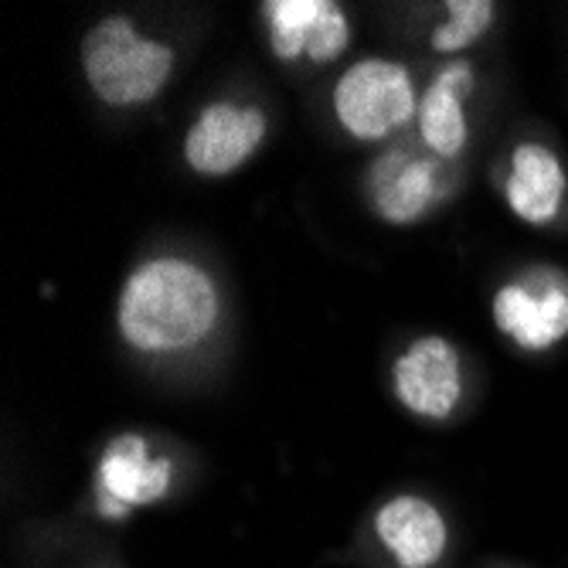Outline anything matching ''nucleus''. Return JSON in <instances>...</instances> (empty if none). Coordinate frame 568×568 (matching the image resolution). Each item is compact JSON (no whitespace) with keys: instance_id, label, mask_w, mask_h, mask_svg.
<instances>
[{"instance_id":"obj_10","label":"nucleus","mask_w":568,"mask_h":568,"mask_svg":"<svg viewBox=\"0 0 568 568\" xmlns=\"http://www.w3.org/2000/svg\"><path fill=\"white\" fill-rule=\"evenodd\" d=\"M568 194V174L561 158L545 143H518L504 178V201L521 222L545 229L555 225Z\"/></svg>"},{"instance_id":"obj_13","label":"nucleus","mask_w":568,"mask_h":568,"mask_svg":"<svg viewBox=\"0 0 568 568\" xmlns=\"http://www.w3.org/2000/svg\"><path fill=\"white\" fill-rule=\"evenodd\" d=\"M497 18V4L490 0H449L446 21L433 31L436 55H459L470 44H477Z\"/></svg>"},{"instance_id":"obj_8","label":"nucleus","mask_w":568,"mask_h":568,"mask_svg":"<svg viewBox=\"0 0 568 568\" xmlns=\"http://www.w3.org/2000/svg\"><path fill=\"white\" fill-rule=\"evenodd\" d=\"M392 388L405 412L419 419H449L463 398V361L459 351L439 337L426 334L412 341L392 368Z\"/></svg>"},{"instance_id":"obj_9","label":"nucleus","mask_w":568,"mask_h":568,"mask_svg":"<svg viewBox=\"0 0 568 568\" xmlns=\"http://www.w3.org/2000/svg\"><path fill=\"white\" fill-rule=\"evenodd\" d=\"M174 467L164 456H150L146 439L123 436L113 439L99 459V510L106 518H123L133 507L161 500L171 487Z\"/></svg>"},{"instance_id":"obj_2","label":"nucleus","mask_w":568,"mask_h":568,"mask_svg":"<svg viewBox=\"0 0 568 568\" xmlns=\"http://www.w3.org/2000/svg\"><path fill=\"white\" fill-rule=\"evenodd\" d=\"M178 65L174 48L146 38L126 14H110L89 28L82 41V72L99 102L113 110H136L153 102Z\"/></svg>"},{"instance_id":"obj_3","label":"nucleus","mask_w":568,"mask_h":568,"mask_svg":"<svg viewBox=\"0 0 568 568\" xmlns=\"http://www.w3.org/2000/svg\"><path fill=\"white\" fill-rule=\"evenodd\" d=\"M419 113V92L402 62L361 59L334 85V116L354 140L378 143L408 126Z\"/></svg>"},{"instance_id":"obj_1","label":"nucleus","mask_w":568,"mask_h":568,"mask_svg":"<svg viewBox=\"0 0 568 568\" xmlns=\"http://www.w3.org/2000/svg\"><path fill=\"white\" fill-rule=\"evenodd\" d=\"M222 300L215 280L181 255L140 263L116 303L123 341L140 354H181L212 337Z\"/></svg>"},{"instance_id":"obj_6","label":"nucleus","mask_w":568,"mask_h":568,"mask_svg":"<svg viewBox=\"0 0 568 568\" xmlns=\"http://www.w3.org/2000/svg\"><path fill=\"white\" fill-rule=\"evenodd\" d=\"M270 120L260 106L219 99L209 102L184 136V161L201 178L235 174L263 146Z\"/></svg>"},{"instance_id":"obj_7","label":"nucleus","mask_w":568,"mask_h":568,"mask_svg":"<svg viewBox=\"0 0 568 568\" xmlns=\"http://www.w3.org/2000/svg\"><path fill=\"white\" fill-rule=\"evenodd\" d=\"M260 11L280 62L331 65L351 44V21L334 0H266Z\"/></svg>"},{"instance_id":"obj_5","label":"nucleus","mask_w":568,"mask_h":568,"mask_svg":"<svg viewBox=\"0 0 568 568\" xmlns=\"http://www.w3.org/2000/svg\"><path fill=\"white\" fill-rule=\"evenodd\" d=\"M449 194L446 161L429 150L395 146L385 150L368 171V201L372 212L398 229L423 222L439 201Z\"/></svg>"},{"instance_id":"obj_11","label":"nucleus","mask_w":568,"mask_h":568,"mask_svg":"<svg viewBox=\"0 0 568 568\" xmlns=\"http://www.w3.org/2000/svg\"><path fill=\"white\" fill-rule=\"evenodd\" d=\"M375 535L398 568H433L449 541L439 507L412 494L382 504V510L375 514Z\"/></svg>"},{"instance_id":"obj_4","label":"nucleus","mask_w":568,"mask_h":568,"mask_svg":"<svg viewBox=\"0 0 568 568\" xmlns=\"http://www.w3.org/2000/svg\"><path fill=\"white\" fill-rule=\"evenodd\" d=\"M497 331L528 354H545L568 337V276L528 270L494 293Z\"/></svg>"},{"instance_id":"obj_12","label":"nucleus","mask_w":568,"mask_h":568,"mask_svg":"<svg viewBox=\"0 0 568 568\" xmlns=\"http://www.w3.org/2000/svg\"><path fill=\"white\" fill-rule=\"evenodd\" d=\"M470 92H474L470 62H453L419 95V113H416L419 136L426 150L436 153L439 161H456L470 140V123H467Z\"/></svg>"}]
</instances>
